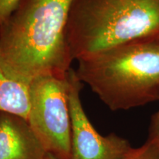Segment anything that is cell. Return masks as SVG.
<instances>
[{"instance_id": "6da1fadb", "label": "cell", "mask_w": 159, "mask_h": 159, "mask_svg": "<svg viewBox=\"0 0 159 159\" xmlns=\"http://www.w3.org/2000/svg\"><path fill=\"white\" fill-rule=\"evenodd\" d=\"M75 0H19L0 25V67L29 85L38 77H65L72 61L66 41Z\"/></svg>"}, {"instance_id": "7a4b0ae2", "label": "cell", "mask_w": 159, "mask_h": 159, "mask_svg": "<svg viewBox=\"0 0 159 159\" xmlns=\"http://www.w3.org/2000/svg\"><path fill=\"white\" fill-rule=\"evenodd\" d=\"M77 77L111 111L159 100V39H145L85 55Z\"/></svg>"}, {"instance_id": "3957f363", "label": "cell", "mask_w": 159, "mask_h": 159, "mask_svg": "<svg viewBox=\"0 0 159 159\" xmlns=\"http://www.w3.org/2000/svg\"><path fill=\"white\" fill-rule=\"evenodd\" d=\"M145 39H159V0H75L66 30L71 61Z\"/></svg>"}, {"instance_id": "277c9868", "label": "cell", "mask_w": 159, "mask_h": 159, "mask_svg": "<svg viewBox=\"0 0 159 159\" xmlns=\"http://www.w3.org/2000/svg\"><path fill=\"white\" fill-rule=\"evenodd\" d=\"M30 126L47 152L71 158V121L65 77L45 75L29 84Z\"/></svg>"}, {"instance_id": "5b68a950", "label": "cell", "mask_w": 159, "mask_h": 159, "mask_svg": "<svg viewBox=\"0 0 159 159\" xmlns=\"http://www.w3.org/2000/svg\"><path fill=\"white\" fill-rule=\"evenodd\" d=\"M67 94L71 121L70 159H123L132 147L115 134L102 136L94 128L80 99L83 83L71 67L66 73Z\"/></svg>"}, {"instance_id": "8992f818", "label": "cell", "mask_w": 159, "mask_h": 159, "mask_svg": "<svg viewBox=\"0 0 159 159\" xmlns=\"http://www.w3.org/2000/svg\"><path fill=\"white\" fill-rule=\"evenodd\" d=\"M47 154L26 119L0 111V159H43Z\"/></svg>"}, {"instance_id": "52a82bcc", "label": "cell", "mask_w": 159, "mask_h": 159, "mask_svg": "<svg viewBox=\"0 0 159 159\" xmlns=\"http://www.w3.org/2000/svg\"><path fill=\"white\" fill-rule=\"evenodd\" d=\"M30 107L29 85L10 78L0 67V111L27 120Z\"/></svg>"}, {"instance_id": "ba28073f", "label": "cell", "mask_w": 159, "mask_h": 159, "mask_svg": "<svg viewBox=\"0 0 159 159\" xmlns=\"http://www.w3.org/2000/svg\"><path fill=\"white\" fill-rule=\"evenodd\" d=\"M123 159H159V145L148 139L142 146L132 148Z\"/></svg>"}, {"instance_id": "9c48e42d", "label": "cell", "mask_w": 159, "mask_h": 159, "mask_svg": "<svg viewBox=\"0 0 159 159\" xmlns=\"http://www.w3.org/2000/svg\"><path fill=\"white\" fill-rule=\"evenodd\" d=\"M19 0H0V25H2L17 7Z\"/></svg>"}, {"instance_id": "30bf717a", "label": "cell", "mask_w": 159, "mask_h": 159, "mask_svg": "<svg viewBox=\"0 0 159 159\" xmlns=\"http://www.w3.org/2000/svg\"><path fill=\"white\" fill-rule=\"evenodd\" d=\"M148 139L159 145V110L151 118Z\"/></svg>"}, {"instance_id": "8fae6325", "label": "cell", "mask_w": 159, "mask_h": 159, "mask_svg": "<svg viewBox=\"0 0 159 159\" xmlns=\"http://www.w3.org/2000/svg\"><path fill=\"white\" fill-rule=\"evenodd\" d=\"M43 159H60V158H57V157H56L55 156H54V155L47 152V154L46 155L45 158Z\"/></svg>"}, {"instance_id": "7c38bea8", "label": "cell", "mask_w": 159, "mask_h": 159, "mask_svg": "<svg viewBox=\"0 0 159 159\" xmlns=\"http://www.w3.org/2000/svg\"></svg>"}]
</instances>
